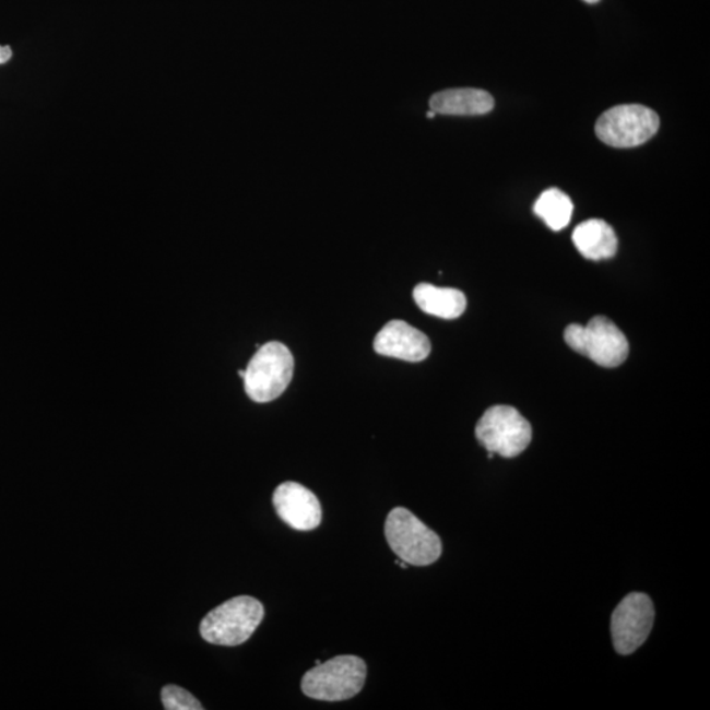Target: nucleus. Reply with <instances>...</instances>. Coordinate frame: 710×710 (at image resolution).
<instances>
[{"instance_id":"1","label":"nucleus","mask_w":710,"mask_h":710,"mask_svg":"<svg viewBox=\"0 0 710 710\" xmlns=\"http://www.w3.org/2000/svg\"><path fill=\"white\" fill-rule=\"evenodd\" d=\"M294 365V355L286 345L268 342L258 347L245 370V392L256 403L273 402L292 382Z\"/></svg>"},{"instance_id":"2","label":"nucleus","mask_w":710,"mask_h":710,"mask_svg":"<svg viewBox=\"0 0 710 710\" xmlns=\"http://www.w3.org/2000/svg\"><path fill=\"white\" fill-rule=\"evenodd\" d=\"M366 676L364 660L355 655H340L309 670L303 676L301 690L313 700L345 701L363 690Z\"/></svg>"},{"instance_id":"3","label":"nucleus","mask_w":710,"mask_h":710,"mask_svg":"<svg viewBox=\"0 0 710 710\" xmlns=\"http://www.w3.org/2000/svg\"><path fill=\"white\" fill-rule=\"evenodd\" d=\"M264 617L261 602L250 596H238L211 611L200 624L205 642L221 647H238L253 636Z\"/></svg>"},{"instance_id":"4","label":"nucleus","mask_w":710,"mask_h":710,"mask_svg":"<svg viewBox=\"0 0 710 710\" xmlns=\"http://www.w3.org/2000/svg\"><path fill=\"white\" fill-rule=\"evenodd\" d=\"M384 533L392 552L406 565L429 566L441 557L440 537L409 509H392L387 516Z\"/></svg>"},{"instance_id":"5","label":"nucleus","mask_w":710,"mask_h":710,"mask_svg":"<svg viewBox=\"0 0 710 710\" xmlns=\"http://www.w3.org/2000/svg\"><path fill=\"white\" fill-rule=\"evenodd\" d=\"M568 346L599 366H622L629 355V341L615 322L596 316L589 324H571L566 328Z\"/></svg>"},{"instance_id":"6","label":"nucleus","mask_w":710,"mask_h":710,"mask_svg":"<svg viewBox=\"0 0 710 710\" xmlns=\"http://www.w3.org/2000/svg\"><path fill=\"white\" fill-rule=\"evenodd\" d=\"M475 436L488 453L514 458L532 442V425L509 405H495L484 412L476 424Z\"/></svg>"},{"instance_id":"7","label":"nucleus","mask_w":710,"mask_h":710,"mask_svg":"<svg viewBox=\"0 0 710 710\" xmlns=\"http://www.w3.org/2000/svg\"><path fill=\"white\" fill-rule=\"evenodd\" d=\"M660 126V116L653 109L642 105H623L600 116L595 131L604 144L626 150L653 139Z\"/></svg>"},{"instance_id":"8","label":"nucleus","mask_w":710,"mask_h":710,"mask_svg":"<svg viewBox=\"0 0 710 710\" xmlns=\"http://www.w3.org/2000/svg\"><path fill=\"white\" fill-rule=\"evenodd\" d=\"M654 604L647 593L632 592L612 615L613 644L618 654L630 655L647 642L654 626Z\"/></svg>"},{"instance_id":"9","label":"nucleus","mask_w":710,"mask_h":710,"mask_svg":"<svg viewBox=\"0 0 710 710\" xmlns=\"http://www.w3.org/2000/svg\"><path fill=\"white\" fill-rule=\"evenodd\" d=\"M273 505L280 519L296 531H313L320 525V501L312 490L299 483L286 482L277 486Z\"/></svg>"},{"instance_id":"10","label":"nucleus","mask_w":710,"mask_h":710,"mask_svg":"<svg viewBox=\"0 0 710 710\" xmlns=\"http://www.w3.org/2000/svg\"><path fill=\"white\" fill-rule=\"evenodd\" d=\"M374 351L384 357L422 363L430 354L431 345L426 334L409 322L392 320L376 335Z\"/></svg>"},{"instance_id":"11","label":"nucleus","mask_w":710,"mask_h":710,"mask_svg":"<svg viewBox=\"0 0 710 710\" xmlns=\"http://www.w3.org/2000/svg\"><path fill=\"white\" fill-rule=\"evenodd\" d=\"M431 111L453 116H481L493 111V95L480 88H449L431 96Z\"/></svg>"},{"instance_id":"12","label":"nucleus","mask_w":710,"mask_h":710,"mask_svg":"<svg viewBox=\"0 0 710 710\" xmlns=\"http://www.w3.org/2000/svg\"><path fill=\"white\" fill-rule=\"evenodd\" d=\"M572 242L579 253L591 261L610 260L618 249L616 232L600 218L579 224L573 230Z\"/></svg>"},{"instance_id":"13","label":"nucleus","mask_w":710,"mask_h":710,"mask_svg":"<svg viewBox=\"0 0 710 710\" xmlns=\"http://www.w3.org/2000/svg\"><path fill=\"white\" fill-rule=\"evenodd\" d=\"M413 299L425 313L445 320L460 318L466 311V296L460 289L436 287L434 284L419 283L413 289Z\"/></svg>"},{"instance_id":"14","label":"nucleus","mask_w":710,"mask_h":710,"mask_svg":"<svg viewBox=\"0 0 710 710\" xmlns=\"http://www.w3.org/2000/svg\"><path fill=\"white\" fill-rule=\"evenodd\" d=\"M572 212L571 199L558 189H548L542 192L534 204L535 215L555 232L565 229L570 224Z\"/></svg>"},{"instance_id":"15","label":"nucleus","mask_w":710,"mask_h":710,"mask_svg":"<svg viewBox=\"0 0 710 710\" xmlns=\"http://www.w3.org/2000/svg\"><path fill=\"white\" fill-rule=\"evenodd\" d=\"M161 700H163L166 710H202V703L191 695L189 690L169 684L161 690Z\"/></svg>"},{"instance_id":"16","label":"nucleus","mask_w":710,"mask_h":710,"mask_svg":"<svg viewBox=\"0 0 710 710\" xmlns=\"http://www.w3.org/2000/svg\"><path fill=\"white\" fill-rule=\"evenodd\" d=\"M11 57L12 50L10 47H0V64L8 63Z\"/></svg>"},{"instance_id":"17","label":"nucleus","mask_w":710,"mask_h":710,"mask_svg":"<svg viewBox=\"0 0 710 710\" xmlns=\"http://www.w3.org/2000/svg\"><path fill=\"white\" fill-rule=\"evenodd\" d=\"M436 115L437 114L435 111H429L428 114H426V118L434 119L436 118Z\"/></svg>"},{"instance_id":"18","label":"nucleus","mask_w":710,"mask_h":710,"mask_svg":"<svg viewBox=\"0 0 710 710\" xmlns=\"http://www.w3.org/2000/svg\"><path fill=\"white\" fill-rule=\"evenodd\" d=\"M584 2L590 3V4H595V3L600 2V0H584Z\"/></svg>"}]
</instances>
